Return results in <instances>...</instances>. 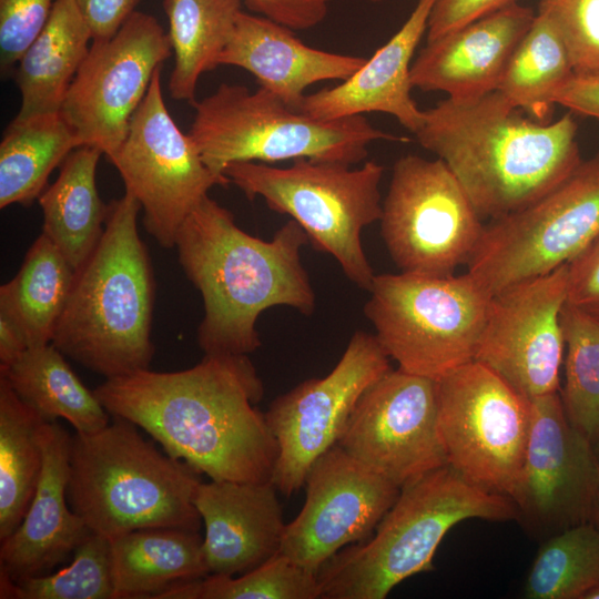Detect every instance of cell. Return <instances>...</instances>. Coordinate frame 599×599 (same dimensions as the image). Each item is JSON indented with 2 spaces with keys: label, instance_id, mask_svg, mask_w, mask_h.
Wrapping results in <instances>:
<instances>
[{
  "label": "cell",
  "instance_id": "40",
  "mask_svg": "<svg viewBox=\"0 0 599 599\" xmlns=\"http://www.w3.org/2000/svg\"><path fill=\"white\" fill-rule=\"evenodd\" d=\"M566 304L599 319V235L568 263Z\"/></svg>",
  "mask_w": 599,
  "mask_h": 599
},
{
  "label": "cell",
  "instance_id": "38",
  "mask_svg": "<svg viewBox=\"0 0 599 599\" xmlns=\"http://www.w3.org/2000/svg\"><path fill=\"white\" fill-rule=\"evenodd\" d=\"M539 13L556 28L575 74H599V0H540Z\"/></svg>",
  "mask_w": 599,
  "mask_h": 599
},
{
  "label": "cell",
  "instance_id": "9",
  "mask_svg": "<svg viewBox=\"0 0 599 599\" xmlns=\"http://www.w3.org/2000/svg\"><path fill=\"white\" fill-rule=\"evenodd\" d=\"M364 313L398 368L434 380L475 361L491 294L468 272L376 274Z\"/></svg>",
  "mask_w": 599,
  "mask_h": 599
},
{
  "label": "cell",
  "instance_id": "19",
  "mask_svg": "<svg viewBox=\"0 0 599 599\" xmlns=\"http://www.w3.org/2000/svg\"><path fill=\"white\" fill-rule=\"evenodd\" d=\"M304 486V505L286 524L281 552L314 573L346 546L369 538L400 491L337 444L312 465Z\"/></svg>",
  "mask_w": 599,
  "mask_h": 599
},
{
  "label": "cell",
  "instance_id": "25",
  "mask_svg": "<svg viewBox=\"0 0 599 599\" xmlns=\"http://www.w3.org/2000/svg\"><path fill=\"white\" fill-rule=\"evenodd\" d=\"M91 31L73 0H55L51 13L12 72L21 95L16 118L59 112L89 52Z\"/></svg>",
  "mask_w": 599,
  "mask_h": 599
},
{
  "label": "cell",
  "instance_id": "2",
  "mask_svg": "<svg viewBox=\"0 0 599 599\" xmlns=\"http://www.w3.org/2000/svg\"><path fill=\"white\" fill-rule=\"evenodd\" d=\"M307 241L292 219L271 241L250 235L209 195L191 212L175 247L181 267L203 298L197 343L205 355L255 352L261 346L256 321L273 306L304 315L314 312L315 292L301 258Z\"/></svg>",
  "mask_w": 599,
  "mask_h": 599
},
{
  "label": "cell",
  "instance_id": "23",
  "mask_svg": "<svg viewBox=\"0 0 599 599\" xmlns=\"http://www.w3.org/2000/svg\"><path fill=\"white\" fill-rule=\"evenodd\" d=\"M436 0H417L400 29L341 84L306 94L298 110L319 120L382 112L414 134L424 121L410 95L413 57Z\"/></svg>",
  "mask_w": 599,
  "mask_h": 599
},
{
  "label": "cell",
  "instance_id": "6",
  "mask_svg": "<svg viewBox=\"0 0 599 599\" xmlns=\"http://www.w3.org/2000/svg\"><path fill=\"white\" fill-rule=\"evenodd\" d=\"M519 518L514 501L466 479L448 464L400 488L364 541L346 546L316 572L319 599H384L403 580L434 569L437 547L463 520Z\"/></svg>",
  "mask_w": 599,
  "mask_h": 599
},
{
  "label": "cell",
  "instance_id": "35",
  "mask_svg": "<svg viewBox=\"0 0 599 599\" xmlns=\"http://www.w3.org/2000/svg\"><path fill=\"white\" fill-rule=\"evenodd\" d=\"M566 363L561 399L570 423L599 440V319L567 304L560 314Z\"/></svg>",
  "mask_w": 599,
  "mask_h": 599
},
{
  "label": "cell",
  "instance_id": "3",
  "mask_svg": "<svg viewBox=\"0 0 599 599\" xmlns=\"http://www.w3.org/2000/svg\"><path fill=\"white\" fill-rule=\"evenodd\" d=\"M571 113L526 118L499 91L446 98L424 111L415 133L457 177L480 217L515 212L554 187L581 161Z\"/></svg>",
  "mask_w": 599,
  "mask_h": 599
},
{
  "label": "cell",
  "instance_id": "8",
  "mask_svg": "<svg viewBox=\"0 0 599 599\" xmlns=\"http://www.w3.org/2000/svg\"><path fill=\"white\" fill-rule=\"evenodd\" d=\"M223 173L248 200L261 196L272 211L291 216L316 250L332 255L352 283L369 292L376 274L362 232L382 216V164L368 161L352 169L296 159L288 167L237 162Z\"/></svg>",
  "mask_w": 599,
  "mask_h": 599
},
{
  "label": "cell",
  "instance_id": "13",
  "mask_svg": "<svg viewBox=\"0 0 599 599\" xmlns=\"http://www.w3.org/2000/svg\"><path fill=\"white\" fill-rule=\"evenodd\" d=\"M143 211L148 233L165 248L174 247L181 226L215 185L226 176L212 172L189 133L170 115L159 69L131 119L129 131L108 158Z\"/></svg>",
  "mask_w": 599,
  "mask_h": 599
},
{
  "label": "cell",
  "instance_id": "48",
  "mask_svg": "<svg viewBox=\"0 0 599 599\" xmlns=\"http://www.w3.org/2000/svg\"><path fill=\"white\" fill-rule=\"evenodd\" d=\"M367 1H373V2H376V1H380V0H367Z\"/></svg>",
  "mask_w": 599,
  "mask_h": 599
},
{
  "label": "cell",
  "instance_id": "21",
  "mask_svg": "<svg viewBox=\"0 0 599 599\" xmlns=\"http://www.w3.org/2000/svg\"><path fill=\"white\" fill-rule=\"evenodd\" d=\"M536 13L517 2L426 42L410 69L413 88L468 99L497 91Z\"/></svg>",
  "mask_w": 599,
  "mask_h": 599
},
{
  "label": "cell",
  "instance_id": "1",
  "mask_svg": "<svg viewBox=\"0 0 599 599\" xmlns=\"http://www.w3.org/2000/svg\"><path fill=\"white\" fill-rule=\"evenodd\" d=\"M170 456L212 480L271 481L277 444L255 408L264 388L247 355H205L179 372L142 369L93 389Z\"/></svg>",
  "mask_w": 599,
  "mask_h": 599
},
{
  "label": "cell",
  "instance_id": "31",
  "mask_svg": "<svg viewBox=\"0 0 599 599\" xmlns=\"http://www.w3.org/2000/svg\"><path fill=\"white\" fill-rule=\"evenodd\" d=\"M243 0H163L174 67L169 80L173 99L195 101L201 75L219 67Z\"/></svg>",
  "mask_w": 599,
  "mask_h": 599
},
{
  "label": "cell",
  "instance_id": "26",
  "mask_svg": "<svg viewBox=\"0 0 599 599\" xmlns=\"http://www.w3.org/2000/svg\"><path fill=\"white\" fill-rule=\"evenodd\" d=\"M199 531L138 529L110 540L113 599L159 598L169 588L210 575Z\"/></svg>",
  "mask_w": 599,
  "mask_h": 599
},
{
  "label": "cell",
  "instance_id": "28",
  "mask_svg": "<svg viewBox=\"0 0 599 599\" xmlns=\"http://www.w3.org/2000/svg\"><path fill=\"white\" fill-rule=\"evenodd\" d=\"M64 357L52 343L28 347L10 365L0 367V376L45 422L63 418L81 434L104 428L110 414Z\"/></svg>",
  "mask_w": 599,
  "mask_h": 599
},
{
  "label": "cell",
  "instance_id": "30",
  "mask_svg": "<svg viewBox=\"0 0 599 599\" xmlns=\"http://www.w3.org/2000/svg\"><path fill=\"white\" fill-rule=\"evenodd\" d=\"M82 142L61 111L16 118L0 143V207L30 205Z\"/></svg>",
  "mask_w": 599,
  "mask_h": 599
},
{
  "label": "cell",
  "instance_id": "43",
  "mask_svg": "<svg viewBox=\"0 0 599 599\" xmlns=\"http://www.w3.org/2000/svg\"><path fill=\"white\" fill-rule=\"evenodd\" d=\"M93 41L113 37L136 11L140 0H73Z\"/></svg>",
  "mask_w": 599,
  "mask_h": 599
},
{
  "label": "cell",
  "instance_id": "14",
  "mask_svg": "<svg viewBox=\"0 0 599 599\" xmlns=\"http://www.w3.org/2000/svg\"><path fill=\"white\" fill-rule=\"evenodd\" d=\"M373 334L357 331L336 366L322 378L302 382L264 413L277 444L272 484L290 497L312 465L337 444L362 394L390 368Z\"/></svg>",
  "mask_w": 599,
  "mask_h": 599
},
{
  "label": "cell",
  "instance_id": "37",
  "mask_svg": "<svg viewBox=\"0 0 599 599\" xmlns=\"http://www.w3.org/2000/svg\"><path fill=\"white\" fill-rule=\"evenodd\" d=\"M316 573L282 552L235 576L209 575L197 581L196 599H319Z\"/></svg>",
  "mask_w": 599,
  "mask_h": 599
},
{
  "label": "cell",
  "instance_id": "44",
  "mask_svg": "<svg viewBox=\"0 0 599 599\" xmlns=\"http://www.w3.org/2000/svg\"><path fill=\"white\" fill-rule=\"evenodd\" d=\"M555 101L576 113L599 119V74L573 73L559 90Z\"/></svg>",
  "mask_w": 599,
  "mask_h": 599
},
{
  "label": "cell",
  "instance_id": "5",
  "mask_svg": "<svg viewBox=\"0 0 599 599\" xmlns=\"http://www.w3.org/2000/svg\"><path fill=\"white\" fill-rule=\"evenodd\" d=\"M201 483L200 473L159 450L124 418L72 436L69 505L91 532L109 540L148 528L200 531L194 498Z\"/></svg>",
  "mask_w": 599,
  "mask_h": 599
},
{
  "label": "cell",
  "instance_id": "27",
  "mask_svg": "<svg viewBox=\"0 0 599 599\" xmlns=\"http://www.w3.org/2000/svg\"><path fill=\"white\" fill-rule=\"evenodd\" d=\"M103 152L82 145L60 165L57 180L38 197L43 214L42 232L63 253L75 271L99 243L109 213L97 189V166Z\"/></svg>",
  "mask_w": 599,
  "mask_h": 599
},
{
  "label": "cell",
  "instance_id": "29",
  "mask_svg": "<svg viewBox=\"0 0 599 599\" xmlns=\"http://www.w3.org/2000/svg\"><path fill=\"white\" fill-rule=\"evenodd\" d=\"M75 268L41 232L17 274L0 287V313L23 334L28 347L51 343L71 292Z\"/></svg>",
  "mask_w": 599,
  "mask_h": 599
},
{
  "label": "cell",
  "instance_id": "16",
  "mask_svg": "<svg viewBox=\"0 0 599 599\" xmlns=\"http://www.w3.org/2000/svg\"><path fill=\"white\" fill-rule=\"evenodd\" d=\"M337 445L399 488L447 465L436 380L389 369L362 394Z\"/></svg>",
  "mask_w": 599,
  "mask_h": 599
},
{
  "label": "cell",
  "instance_id": "15",
  "mask_svg": "<svg viewBox=\"0 0 599 599\" xmlns=\"http://www.w3.org/2000/svg\"><path fill=\"white\" fill-rule=\"evenodd\" d=\"M171 53L169 34L154 17L140 11L113 37L93 41L61 109L82 145L99 148L108 158L116 151Z\"/></svg>",
  "mask_w": 599,
  "mask_h": 599
},
{
  "label": "cell",
  "instance_id": "34",
  "mask_svg": "<svg viewBox=\"0 0 599 599\" xmlns=\"http://www.w3.org/2000/svg\"><path fill=\"white\" fill-rule=\"evenodd\" d=\"M599 583V528L582 522L540 547L522 595L528 599H582Z\"/></svg>",
  "mask_w": 599,
  "mask_h": 599
},
{
  "label": "cell",
  "instance_id": "39",
  "mask_svg": "<svg viewBox=\"0 0 599 599\" xmlns=\"http://www.w3.org/2000/svg\"><path fill=\"white\" fill-rule=\"evenodd\" d=\"M51 0H0V69L13 72L21 54L44 27Z\"/></svg>",
  "mask_w": 599,
  "mask_h": 599
},
{
  "label": "cell",
  "instance_id": "42",
  "mask_svg": "<svg viewBox=\"0 0 599 599\" xmlns=\"http://www.w3.org/2000/svg\"><path fill=\"white\" fill-rule=\"evenodd\" d=\"M334 0H243L246 7L292 30H307L319 24Z\"/></svg>",
  "mask_w": 599,
  "mask_h": 599
},
{
  "label": "cell",
  "instance_id": "24",
  "mask_svg": "<svg viewBox=\"0 0 599 599\" xmlns=\"http://www.w3.org/2000/svg\"><path fill=\"white\" fill-rule=\"evenodd\" d=\"M366 60L308 47L292 29L242 11L219 65L248 71L260 87L298 110L308 87L321 81H344Z\"/></svg>",
  "mask_w": 599,
  "mask_h": 599
},
{
  "label": "cell",
  "instance_id": "36",
  "mask_svg": "<svg viewBox=\"0 0 599 599\" xmlns=\"http://www.w3.org/2000/svg\"><path fill=\"white\" fill-rule=\"evenodd\" d=\"M0 598L113 599L110 540L91 532L63 569L12 581L0 571Z\"/></svg>",
  "mask_w": 599,
  "mask_h": 599
},
{
  "label": "cell",
  "instance_id": "12",
  "mask_svg": "<svg viewBox=\"0 0 599 599\" xmlns=\"http://www.w3.org/2000/svg\"><path fill=\"white\" fill-rule=\"evenodd\" d=\"M380 234L400 272L446 276L468 264L485 225L440 159L399 158L383 201Z\"/></svg>",
  "mask_w": 599,
  "mask_h": 599
},
{
  "label": "cell",
  "instance_id": "41",
  "mask_svg": "<svg viewBox=\"0 0 599 599\" xmlns=\"http://www.w3.org/2000/svg\"><path fill=\"white\" fill-rule=\"evenodd\" d=\"M517 0H436L428 20L427 41L460 29Z\"/></svg>",
  "mask_w": 599,
  "mask_h": 599
},
{
  "label": "cell",
  "instance_id": "20",
  "mask_svg": "<svg viewBox=\"0 0 599 599\" xmlns=\"http://www.w3.org/2000/svg\"><path fill=\"white\" fill-rule=\"evenodd\" d=\"M40 441L43 465L29 508L0 540V571L12 581L49 573L91 534L67 496L72 436L57 422H45Z\"/></svg>",
  "mask_w": 599,
  "mask_h": 599
},
{
  "label": "cell",
  "instance_id": "49",
  "mask_svg": "<svg viewBox=\"0 0 599 599\" xmlns=\"http://www.w3.org/2000/svg\"><path fill=\"white\" fill-rule=\"evenodd\" d=\"M599 464V463H598ZM598 510H599V498H598Z\"/></svg>",
  "mask_w": 599,
  "mask_h": 599
},
{
  "label": "cell",
  "instance_id": "47",
  "mask_svg": "<svg viewBox=\"0 0 599 599\" xmlns=\"http://www.w3.org/2000/svg\"><path fill=\"white\" fill-rule=\"evenodd\" d=\"M593 450H595L596 458L599 463V440L593 444Z\"/></svg>",
  "mask_w": 599,
  "mask_h": 599
},
{
  "label": "cell",
  "instance_id": "22",
  "mask_svg": "<svg viewBox=\"0 0 599 599\" xmlns=\"http://www.w3.org/2000/svg\"><path fill=\"white\" fill-rule=\"evenodd\" d=\"M276 490L272 481L200 484L194 502L210 575L238 576L281 552L286 524Z\"/></svg>",
  "mask_w": 599,
  "mask_h": 599
},
{
  "label": "cell",
  "instance_id": "4",
  "mask_svg": "<svg viewBox=\"0 0 599 599\" xmlns=\"http://www.w3.org/2000/svg\"><path fill=\"white\" fill-rule=\"evenodd\" d=\"M141 205L125 192L109 204L103 234L75 271L51 343L88 369L113 378L148 369L155 283L138 230Z\"/></svg>",
  "mask_w": 599,
  "mask_h": 599
},
{
  "label": "cell",
  "instance_id": "17",
  "mask_svg": "<svg viewBox=\"0 0 599 599\" xmlns=\"http://www.w3.org/2000/svg\"><path fill=\"white\" fill-rule=\"evenodd\" d=\"M524 465L509 498L519 517L551 535L590 521L599 498L593 444L569 420L558 392L529 398Z\"/></svg>",
  "mask_w": 599,
  "mask_h": 599
},
{
  "label": "cell",
  "instance_id": "33",
  "mask_svg": "<svg viewBox=\"0 0 599 599\" xmlns=\"http://www.w3.org/2000/svg\"><path fill=\"white\" fill-rule=\"evenodd\" d=\"M572 75L560 35L551 21L538 12L514 51L497 91L529 118L546 122L557 93Z\"/></svg>",
  "mask_w": 599,
  "mask_h": 599
},
{
  "label": "cell",
  "instance_id": "11",
  "mask_svg": "<svg viewBox=\"0 0 599 599\" xmlns=\"http://www.w3.org/2000/svg\"><path fill=\"white\" fill-rule=\"evenodd\" d=\"M447 464L477 486L509 497L528 444L530 399L471 361L436 380Z\"/></svg>",
  "mask_w": 599,
  "mask_h": 599
},
{
  "label": "cell",
  "instance_id": "32",
  "mask_svg": "<svg viewBox=\"0 0 599 599\" xmlns=\"http://www.w3.org/2000/svg\"><path fill=\"white\" fill-rule=\"evenodd\" d=\"M43 423L0 376V540L20 525L37 488Z\"/></svg>",
  "mask_w": 599,
  "mask_h": 599
},
{
  "label": "cell",
  "instance_id": "7",
  "mask_svg": "<svg viewBox=\"0 0 599 599\" xmlns=\"http://www.w3.org/2000/svg\"><path fill=\"white\" fill-rule=\"evenodd\" d=\"M192 104L195 116L187 133L207 167L222 176L237 162L309 159L353 165L375 141H409L377 129L364 115L315 119L263 87L251 91L222 83Z\"/></svg>",
  "mask_w": 599,
  "mask_h": 599
},
{
  "label": "cell",
  "instance_id": "18",
  "mask_svg": "<svg viewBox=\"0 0 599 599\" xmlns=\"http://www.w3.org/2000/svg\"><path fill=\"white\" fill-rule=\"evenodd\" d=\"M568 264L491 296L475 356L527 398L558 392Z\"/></svg>",
  "mask_w": 599,
  "mask_h": 599
},
{
  "label": "cell",
  "instance_id": "45",
  "mask_svg": "<svg viewBox=\"0 0 599 599\" xmlns=\"http://www.w3.org/2000/svg\"><path fill=\"white\" fill-rule=\"evenodd\" d=\"M27 348L21 331L7 315L0 313V367L10 365Z\"/></svg>",
  "mask_w": 599,
  "mask_h": 599
},
{
  "label": "cell",
  "instance_id": "46",
  "mask_svg": "<svg viewBox=\"0 0 599 599\" xmlns=\"http://www.w3.org/2000/svg\"><path fill=\"white\" fill-rule=\"evenodd\" d=\"M582 599H599V583L589 589L583 596Z\"/></svg>",
  "mask_w": 599,
  "mask_h": 599
},
{
  "label": "cell",
  "instance_id": "10",
  "mask_svg": "<svg viewBox=\"0 0 599 599\" xmlns=\"http://www.w3.org/2000/svg\"><path fill=\"white\" fill-rule=\"evenodd\" d=\"M599 235V151L526 206L494 219L468 262L489 294L568 264Z\"/></svg>",
  "mask_w": 599,
  "mask_h": 599
}]
</instances>
